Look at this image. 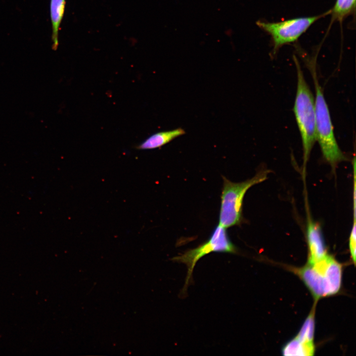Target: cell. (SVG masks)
<instances>
[{"label": "cell", "mask_w": 356, "mask_h": 356, "mask_svg": "<svg viewBox=\"0 0 356 356\" xmlns=\"http://www.w3.org/2000/svg\"><path fill=\"white\" fill-rule=\"evenodd\" d=\"M355 7L356 0H336L334 6L330 10V25L335 21L341 23L345 18L354 12Z\"/></svg>", "instance_id": "cell-10"}, {"label": "cell", "mask_w": 356, "mask_h": 356, "mask_svg": "<svg viewBox=\"0 0 356 356\" xmlns=\"http://www.w3.org/2000/svg\"><path fill=\"white\" fill-rule=\"evenodd\" d=\"M297 273L315 301L334 295L341 288L342 266L329 255L314 263H308Z\"/></svg>", "instance_id": "cell-1"}, {"label": "cell", "mask_w": 356, "mask_h": 356, "mask_svg": "<svg viewBox=\"0 0 356 356\" xmlns=\"http://www.w3.org/2000/svg\"><path fill=\"white\" fill-rule=\"evenodd\" d=\"M328 14H330V10L313 16L298 17L276 22L258 20L256 24L271 36L273 52L275 54L283 45L297 41L312 24Z\"/></svg>", "instance_id": "cell-5"}, {"label": "cell", "mask_w": 356, "mask_h": 356, "mask_svg": "<svg viewBox=\"0 0 356 356\" xmlns=\"http://www.w3.org/2000/svg\"><path fill=\"white\" fill-rule=\"evenodd\" d=\"M235 254L237 248L231 242L226 228L217 225L208 240L197 247L188 250L180 256L173 258L175 261L185 264L188 267L186 284H188L197 261L212 252Z\"/></svg>", "instance_id": "cell-6"}, {"label": "cell", "mask_w": 356, "mask_h": 356, "mask_svg": "<svg viewBox=\"0 0 356 356\" xmlns=\"http://www.w3.org/2000/svg\"><path fill=\"white\" fill-rule=\"evenodd\" d=\"M314 313L315 308L313 307L296 337L300 342L307 345L314 346Z\"/></svg>", "instance_id": "cell-11"}, {"label": "cell", "mask_w": 356, "mask_h": 356, "mask_svg": "<svg viewBox=\"0 0 356 356\" xmlns=\"http://www.w3.org/2000/svg\"><path fill=\"white\" fill-rule=\"evenodd\" d=\"M314 346L304 344L296 337L288 342L282 350L284 356H312L314 354Z\"/></svg>", "instance_id": "cell-12"}, {"label": "cell", "mask_w": 356, "mask_h": 356, "mask_svg": "<svg viewBox=\"0 0 356 356\" xmlns=\"http://www.w3.org/2000/svg\"><path fill=\"white\" fill-rule=\"evenodd\" d=\"M185 134L181 128L168 131L157 132L152 134L143 142L136 146L139 150L154 149L161 147L169 143L176 138Z\"/></svg>", "instance_id": "cell-8"}, {"label": "cell", "mask_w": 356, "mask_h": 356, "mask_svg": "<svg viewBox=\"0 0 356 356\" xmlns=\"http://www.w3.org/2000/svg\"><path fill=\"white\" fill-rule=\"evenodd\" d=\"M267 176L266 172H261L252 178L240 182H232L222 176L220 225L226 228L240 224L243 200L246 192L251 186L265 180Z\"/></svg>", "instance_id": "cell-4"}, {"label": "cell", "mask_w": 356, "mask_h": 356, "mask_svg": "<svg viewBox=\"0 0 356 356\" xmlns=\"http://www.w3.org/2000/svg\"><path fill=\"white\" fill-rule=\"evenodd\" d=\"M309 246V263L312 264L323 259L328 254L319 226L310 221L307 227Z\"/></svg>", "instance_id": "cell-7"}, {"label": "cell", "mask_w": 356, "mask_h": 356, "mask_svg": "<svg viewBox=\"0 0 356 356\" xmlns=\"http://www.w3.org/2000/svg\"><path fill=\"white\" fill-rule=\"evenodd\" d=\"M311 73L314 84L315 129L316 140L318 142L324 158L332 165L345 160L346 157L336 141L330 112L319 84L314 66L312 65Z\"/></svg>", "instance_id": "cell-3"}, {"label": "cell", "mask_w": 356, "mask_h": 356, "mask_svg": "<svg viewBox=\"0 0 356 356\" xmlns=\"http://www.w3.org/2000/svg\"><path fill=\"white\" fill-rule=\"evenodd\" d=\"M356 220L354 218V224L349 238V248L351 255L354 263L356 262Z\"/></svg>", "instance_id": "cell-13"}, {"label": "cell", "mask_w": 356, "mask_h": 356, "mask_svg": "<svg viewBox=\"0 0 356 356\" xmlns=\"http://www.w3.org/2000/svg\"><path fill=\"white\" fill-rule=\"evenodd\" d=\"M65 0H50V16L52 25V48L56 50L58 46V33L62 20L65 8Z\"/></svg>", "instance_id": "cell-9"}, {"label": "cell", "mask_w": 356, "mask_h": 356, "mask_svg": "<svg viewBox=\"0 0 356 356\" xmlns=\"http://www.w3.org/2000/svg\"><path fill=\"white\" fill-rule=\"evenodd\" d=\"M294 60L297 75L294 112L301 136L304 159L307 161L316 140L314 98L295 56Z\"/></svg>", "instance_id": "cell-2"}]
</instances>
